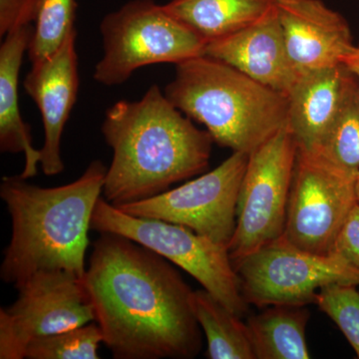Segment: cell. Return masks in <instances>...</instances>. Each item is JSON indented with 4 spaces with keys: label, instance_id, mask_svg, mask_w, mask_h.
Wrapping results in <instances>:
<instances>
[{
    "label": "cell",
    "instance_id": "cell-15",
    "mask_svg": "<svg viewBox=\"0 0 359 359\" xmlns=\"http://www.w3.org/2000/svg\"><path fill=\"white\" fill-rule=\"evenodd\" d=\"M358 79L344 63L297 76L287 94V128L297 149L318 153Z\"/></svg>",
    "mask_w": 359,
    "mask_h": 359
},
{
    "label": "cell",
    "instance_id": "cell-10",
    "mask_svg": "<svg viewBox=\"0 0 359 359\" xmlns=\"http://www.w3.org/2000/svg\"><path fill=\"white\" fill-rule=\"evenodd\" d=\"M0 309V358L23 359L29 342L95 321L83 278L63 269L40 271Z\"/></svg>",
    "mask_w": 359,
    "mask_h": 359
},
{
    "label": "cell",
    "instance_id": "cell-25",
    "mask_svg": "<svg viewBox=\"0 0 359 359\" xmlns=\"http://www.w3.org/2000/svg\"><path fill=\"white\" fill-rule=\"evenodd\" d=\"M332 255L359 269V203L354 205L344 222Z\"/></svg>",
    "mask_w": 359,
    "mask_h": 359
},
{
    "label": "cell",
    "instance_id": "cell-13",
    "mask_svg": "<svg viewBox=\"0 0 359 359\" xmlns=\"http://www.w3.org/2000/svg\"><path fill=\"white\" fill-rule=\"evenodd\" d=\"M276 8L297 75L341 65L355 46L346 18L321 0H276Z\"/></svg>",
    "mask_w": 359,
    "mask_h": 359
},
{
    "label": "cell",
    "instance_id": "cell-16",
    "mask_svg": "<svg viewBox=\"0 0 359 359\" xmlns=\"http://www.w3.org/2000/svg\"><path fill=\"white\" fill-rule=\"evenodd\" d=\"M33 25L7 33L0 46V151L23 153L25 169L20 177L30 179L39 173L40 150L33 147L32 129L21 116L18 87L25 54L29 48Z\"/></svg>",
    "mask_w": 359,
    "mask_h": 359
},
{
    "label": "cell",
    "instance_id": "cell-7",
    "mask_svg": "<svg viewBox=\"0 0 359 359\" xmlns=\"http://www.w3.org/2000/svg\"><path fill=\"white\" fill-rule=\"evenodd\" d=\"M248 304L308 306L330 283L359 285V269L334 255L313 254L283 237L233 262Z\"/></svg>",
    "mask_w": 359,
    "mask_h": 359
},
{
    "label": "cell",
    "instance_id": "cell-2",
    "mask_svg": "<svg viewBox=\"0 0 359 359\" xmlns=\"http://www.w3.org/2000/svg\"><path fill=\"white\" fill-rule=\"evenodd\" d=\"M101 132L113 151L103 196L115 207L154 197L209 167L211 135L177 109L157 84L140 100L113 104Z\"/></svg>",
    "mask_w": 359,
    "mask_h": 359
},
{
    "label": "cell",
    "instance_id": "cell-27",
    "mask_svg": "<svg viewBox=\"0 0 359 359\" xmlns=\"http://www.w3.org/2000/svg\"><path fill=\"white\" fill-rule=\"evenodd\" d=\"M355 193H356V198H358V202L359 203V173L358 174V177H356Z\"/></svg>",
    "mask_w": 359,
    "mask_h": 359
},
{
    "label": "cell",
    "instance_id": "cell-9",
    "mask_svg": "<svg viewBox=\"0 0 359 359\" xmlns=\"http://www.w3.org/2000/svg\"><path fill=\"white\" fill-rule=\"evenodd\" d=\"M356 177L320 153L297 149L283 238L306 252L332 255L344 222L358 203Z\"/></svg>",
    "mask_w": 359,
    "mask_h": 359
},
{
    "label": "cell",
    "instance_id": "cell-5",
    "mask_svg": "<svg viewBox=\"0 0 359 359\" xmlns=\"http://www.w3.org/2000/svg\"><path fill=\"white\" fill-rule=\"evenodd\" d=\"M103 56L94 69L97 83L117 86L135 71L159 63L175 65L204 54L207 42L154 0H131L100 23Z\"/></svg>",
    "mask_w": 359,
    "mask_h": 359
},
{
    "label": "cell",
    "instance_id": "cell-3",
    "mask_svg": "<svg viewBox=\"0 0 359 359\" xmlns=\"http://www.w3.org/2000/svg\"><path fill=\"white\" fill-rule=\"evenodd\" d=\"M107 168L90 163L72 183L43 188L20 176H6L0 198L11 219V238L4 250L0 278L15 289L40 271H72L83 278L88 231L102 197Z\"/></svg>",
    "mask_w": 359,
    "mask_h": 359
},
{
    "label": "cell",
    "instance_id": "cell-22",
    "mask_svg": "<svg viewBox=\"0 0 359 359\" xmlns=\"http://www.w3.org/2000/svg\"><path fill=\"white\" fill-rule=\"evenodd\" d=\"M103 334L96 321L29 342L27 359H99Z\"/></svg>",
    "mask_w": 359,
    "mask_h": 359
},
{
    "label": "cell",
    "instance_id": "cell-20",
    "mask_svg": "<svg viewBox=\"0 0 359 359\" xmlns=\"http://www.w3.org/2000/svg\"><path fill=\"white\" fill-rule=\"evenodd\" d=\"M76 0H40L27 51L32 65L53 54L76 30Z\"/></svg>",
    "mask_w": 359,
    "mask_h": 359
},
{
    "label": "cell",
    "instance_id": "cell-24",
    "mask_svg": "<svg viewBox=\"0 0 359 359\" xmlns=\"http://www.w3.org/2000/svg\"><path fill=\"white\" fill-rule=\"evenodd\" d=\"M40 0H0V36L32 25Z\"/></svg>",
    "mask_w": 359,
    "mask_h": 359
},
{
    "label": "cell",
    "instance_id": "cell-11",
    "mask_svg": "<svg viewBox=\"0 0 359 359\" xmlns=\"http://www.w3.org/2000/svg\"><path fill=\"white\" fill-rule=\"evenodd\" d=\"M248 160L249 155L233 152L212 171L178 188L117 208L132 216L181 224L229 249Z\"/></svg>",
    "mask_w": 359,
    "mask_h": 359
},
{
    "label": "cell",
    "instance_id": "cell-19",
    "mask_svg": "<svg viewBox=\"0 0 359 359\" xmlns=\"http://www.w3.org/2000/svg\"><path fill=\"white\" fill-rule=\"evenodd\" d=\"M194 316L203 328L210 359H256L247 325L208 290H193Z\"/></svg>",
    "mask_w": 359,
    "mask_h": 359
},
{
    "label": "cell",
    "instance_id": "cell-17",
    "mask_svg": "<svg viewBox=\"0 0 359 359\" xmlns=\"http://www.w3.org/2000/svg\"><path fill=\"white\" fill-rule=\"evenodd\" d=\"M275 4L276 0H171L164 8L208 43L252 25Z\"/></svg>",
    "mask_w": 359,
    "mask_h": 359
},
{
    "label": "cell",
    "instance_id": "cell-18",
    "mask_svg": "<svg viewBox=\"0 0 359 359\" xmlns=\"http://www.w3.org/2000/svg\"><path fill=\"white\" fill-rule=\"evenodd\" d=\"M309 313L304 306H271L248 318V334L256 359H308Z\"/></svg>",
    "mask_w": 359,
    "mask_h": 359
},
{
    "label": "cell",
    "instance_id": "cell-23",
    "mask_svg": "<svg viewBox=\"0 0 359 359\" xmlns=\"http://www.w3.org/2000/svg\"><path fill=\"white\" fill-rule=\"evenodd\" d=\"M358 285L330 283L316 294L318 309L327 313L353 347L359 358V290Z\"/></svg>",
    "mask_w": 359,
    "mask_h": 359
},
{
    "label": "cell",
    "instance_id": "cell-14",
    "mask_svg": "<svg viewBox=\"0 0 359 359\" xmlns=\"http://www.w3.org/2000/svg\"><path fill=\"white\" fill-rule=\"evenodd\" d=\"M204 54L285 96L299 76L287 54L276 4L252 25L208 42Z\"/></svg>",
    "mask_w": 359,
    "mask_h": 359
},
{
    "label": "cell",
    "instance_id": "cell-12",
    "mask_svg": "<svg viewBox=\"0 0 359 359\" xmlns=\"http://www.w3.org/2000/svg\"><path fill=\"white\" fill-rule=\"evenodd\" d=\"M76 39L75 30L53 54L33 63L23 81L26 93L41 114L44 142L39 149L40 166L46 176L65 170L61 141L79 90Z\"/></svg>",
    "mask_w": 359,
    "mask_h": 359
},
{
    "label": "cell",
    "instance_id": "cell-8",
    "mask_svg": "<svg viewBox=\"0 0 359 359\" xmlns=\"http://www.w3.org/2000/svg\"><path fill=\"white\" fill-rule=\"evenodd\" d=\"M297 153L285 126L249 155L229 245L231 262L283 237Z\"/></svg>",
    "mask_w": 359,
    "mask_h": 359
},
{
    "label": "cell",
    "instance_id": "cell-4",
    "mask_svg": "<svg viewBox=\"0 0 359 359\" xmlns=\"http://www.w3.org/2000/svg\"><path fill=\"white\" fill-rule=\"evenodd\" d=\"M165 96L204 125L215 143L250 155L287 126V97L218 59L202 55L176 65Z\"/></svg>",
    "mask_w": 359,
    "mask_h": 359
},
{
    "label": "cell",
    "instance_id": "cell-21",
    "mask_svg": "<svg viewBox=\"0 0 359 359\" xmlns=\"http://www.w3.org/2000/svg\"><path fill=\"white\" fill-rule=\"evenodd\" d=\"M318 153L351 173H359V83L354 85Z\"/></svg>",
    "mask_w": 359,
    "mask_h": 359
},
{
    "label": "cell",
    "instance_id": "cell-1",
    "mask_svg": "<svg viewBox=\"0 0 359 359\" xmlns=\"http://www.w3.org/2000/svg\"><path fill=\"white\" fill-rule=\"evenodd\" d=\"M83 282L113 358L179 359L199 353L193 290L153 250L117 233H100Z\"/></svg>",
    "mask_w": 359,
    "mask_h": 359
},
{
    "label": "cell",
    "instance_id": "cell-6",
    "mask_svg": "<svg viewBox=\"0 0 359 359\" xmlns=\"http://www.w3.org/2000/svg\"><path fill=\"white\" fill-rule=\"evenodd\" d=\"M91 230L117 233L153 250L192 276L233 313L240 318L247 313L249 304L224 245L181 224L132 216L104 197L94 209Z\"/></svg>",
    "mask_w": 359,
    "mask_h": 359
},
{
    "label": "cell",
    "instance_id": "cell-26",
    "mask_svg": "<svg viewBox=\"0 0 359 359\" xmlns=\"http://www.w3.org/2000/svg\"><path fill=\"white\" fill-rule=\"evenodd\" d=\"M344 63L351 71V73L358 79L359 83V43L353 47L351 53L344 59Z\"/></svg>",
    "mask_w": 359,
    "mask_h": 359
}]
</instances>
